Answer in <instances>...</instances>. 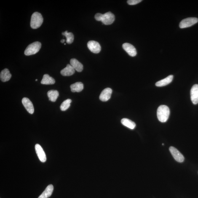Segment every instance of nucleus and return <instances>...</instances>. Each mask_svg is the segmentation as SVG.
Masks as SVG:
<instances>
[{
    "instance_id": "f257e3e1",
    "label": "nucleus",
    "mask_w": 198,
    "mask_h": 198,
    "mask_svg": "<svg viewBox=\"0 0 198 198\" xmlns=\"http://www.w3.org/2000/svg\"><path fill=\"white\" fill-rule=\"evenodd\" d=\"M95 20L98 21H100L106 25H109L112 24L115 20L114 14L111 12L106 13L104 14L98 13L95 16Z\"/></svg>"
},
{
    "instance_id": "f03ea898",
    "label": "nucleus",
    "mask_w": 198,
    "mask_h": 198,
    "mask_svg": "<svg viewBox=\"0 0 198 198\" xmlns=\"http://www.w3.org/2000/svg\"><path fill=\"white\" fill-rule=\"evenodd\" d=\"M170 115L169 108L165 105H162L157 109V116L158 120L160 122H165L168 119Z\"/></svg>"
},
{
    "instance_id": "7ed1b4c3",
    "label": "nucleus",
    "mask_w": 198,
    "mask_h": 198,
    "mask_svg": "<svg viewBox=\"0 0 198 198\" xmlns=\"http://www.w3.org/2000/svg\"><path fill=\"white\" fill-rule=\"evenodd\" d=\"M43 17L41 14L39 12L34 13L32 15L30 25L33 29H36L39 28L43 23Z\"/></svg>"
},
{
    "instance_id": "20e7f679",
    "label": "nucleus",
    "mask_w": 198,
    "mask_h": 198,
    "mask_svg": "<svg viewBox=\"0 0 198 198\" xmlns=\"http://www.w3.org/2000/svg\"><path fill=\"white\" fill-rule=\"evenodd\" d=\"M41 44L39 41H36L30 44L27 47L24 52L25 55L29 56L37 53L41 47Z\"/></svg>"
},
{
    "instance_id": "39448f33",
    "label": "nucleus",
    "mask_w": 198,
    "mask_h": 198,
    "mask_svg": "<svg viewBox=\"0 0 198 198\" xmlns=\"http://www.w3.org/2000/svg\"><path fill=\"white\" fill-rule=\"evenodd\" d=\"M198 22V19L195 17H191L183 19L180 24V28H188L192 26Z\"/></svg>"
},
{
    "instance_id": "423d86ee",
    "label": "nucleus",
    "mask_w": 198,
    "mask_h": 198,
    "mask_svg": "<svg viewBox=\"0 0 198 198\" xmlns=\"http://www.w3.org/2000/svg\"><path fill=\"white\" fill-rule=\"evenodd\" d=\"M169 150L174 159L177 162L182 163L184 160L185 158L183 155L176 148L173 146L170 147Z\"/></svg>"
},
{
    "instance_id": "0eeeda50",
    "label": "nucleus",
    "mask_w": 198,
    "mask_h": 198,
    "mask_svg": "<svg viewBox=\"0 0 198 198\" xmlns=\"http://www.w3.org/2000/svg\"><path fill=\"white\" fill-rule=\"evenodd\" d=\"M87 47L91 52L94 53H98L101 50V47L100 44L95 41H89L87 43Z\"/></svg>"
},
{
    "instance_id": "6e6552de",
    "label": "nucleus",
    "mask_w": 198,
    "mask_h": 198,
    "mask_svg": "<svg viewBox=\"0 0 198 198\" xmlns=\"http://www.w3.org/2000/svg\"><path fill=\"white\" fill-rule=\"evenodd\" d=\"M122 47L124 50L131 56L135 57L136 55L137 54L136 50L132 44L129 43H124L123 44Z\"/></svg>"
},
{
    "instance_id": "1a4fd4ad",
    "label": "nucleus",
    "mask_w": 198,
    "mask_h": 198,
    "mask_svg": "<svg viewBox=\"0 0 198 198\" xmlns=\"http://www.w3.org/2000/svg\"><path fill=\"white\" fill-rule=\"evenodd\" d=\"M35 149L39 160L41 162H46V154L41 145L36 144L35 146Z\"/></svg>"
},
{
    "instance_id": "9d476101",
    "label": "nucleus",
    "mask_w": 198,
    "mask_h": 198,
    "mask_svg": "<svg viewBox=\"0 0 198 198\" xmlns=\"http://www.w3.org/2000/svg\"><path fill=\"white\" fill-rule=\"evenodd\" d=\"M191 99L192 103L194 105L198 103V84L193 86L191 91Z\"/></svg>"
},
{
    "instance_id": "9b49d317",
    "label": "nucleus",
    "mask_w": 198,
    "mask_h": 198,
    "mask_svg": "<svg viewBox=\"0 0 198 198\" xmlns=\"http://www.w3.org/2000/svg\"><path fill=\"white\" fill-rule=\"evenodd\" d=\"M112 92V90L109 88L104 89L100 96V100L103 102L108 101L111 98Z\"/></svg>"
},
{
    "instance_id": "f8f14e48",
    "label": "nucleus",
    "mask_w": 198,
    "mask_h": 198,
    "mask_svg": "<svg viewBox=\"0 0 198 198\" xmlns=\"http://www.w3.org/2000/svg\"><path fill=\"white\" fill-rule=\"evenodd\" d=\"M22 102L27 111L30 114H33L34 112V107L29 99L24 98L22 99Z\"/></svg>"
},
{
    "instance_id": "ddd939ff",
    "label": "nucleus",
    "mask_w": 198,
    "mask_h": 198,
    "mask_svg": "<svg viewBox=\"0 0 198 198\" xmlns=\"http://www.w3.org/2000/svg\"><path fill=\"white\" fill-rule=\"evenodd\" d=\"M75 73V69L71 65L69 64H68L66 67L61 71V73L62 75L65 76L72 75Z\"/></svg>"
},
{
    "instance_id": "4468645a",
    "label": "nucleus",
    "mask_w": 198,
    "mask_h": 198,
    "mask_svg": "<svg viewBox=\"0 0 198 198\" xmlns=\"http://www.w3.org/2000/svg\"><path fill=\"white\" fill-rule=\"evenodd\" d=\"M70 64L75 70L78 72H81L83 71V66L80 62L75 58H72L70 60Z\"/></svg>"
},
{
    "instance_id": "2eb2a0df",
    "label": "nucleus",
    "mask_w": 198,
    "mask_h": 198,
    "mask_svg": "<svg viewBox=\"0 0 198 198\" xmlns=\"http://www.w3.org/2000/svg\"><path fill=\"white\" fill-rule=\"evenodd\" d=\"M54 190V187L52 185H50L38 198H48L52 195Z\"/></svg>"
},
{
    "instance_id": "dca6fc26",
    "label": "nucleus",
    "mask_w": 198,
    "mask_h": 198,
    "mask_svg": "<svg viewBox=\"0 0 198 198\" xmlns=\"http://www.w3.org/2000/svg\"><path fill=\"white\" fill-rule=\"evenodd\" d=\"M11 77H12V75L7 69H4L2 70L0 74V78L1 81L3 82L8 81L10 80Z\"/></svg>"
},
{
    "instance_id": "f3484780",
    "label": "nucleus",
    "mask_w": 198,
    "mask_h": 198,
    "mask_svg": "<svg viewBox=\"0 0 198 198\" xmlns=\"http://www.w3.org/2000/svg\"><path fill=\"white\" fill-rule=\"evenodd\" d=\"M173 79V76L170 75L165 79L157 81L156 83V86L157 87H163L168 85L172 82Z\"/></svg>"
},
{
    "instance_id": "a211bd4d",
    "label": "nucleus",
    "mask_w": 198,
    "mask_h": 198,
    "mask_svg": "<svg viewBox=\"0 0 198 198\" xmlns=\"http://www.w3.org/2000/svg\"><path fill=\"white\" fill-rule=\"evenodd\" d=\"M72 92H80L84 89L83 84L81 82H78L71 84L70 86Z\"/></svg>"
},
{
    "instance_id": "6ab92c4d",
    "label": "nucleus",
    "mask_w": 198,
    "mask_h": 198,
    "mask_svg": "<svg viewBox=\"0 0 198 198\" xmlns=\"http://www.w3.org/2000/svg\"><path fill=\"white\" fill-rule=\"evenodd\" d=\"M55 81L53 78L50 77L48 74H45L43 76L42 80L41 81V83L43 84H53L55 83Z\"/></svg>"
},
{
    "instance_id": "aec40b11",
    "label": "nucleus",
    "mask_w": 198,
    "mask_h": 198,
    "mask_svg": "<svg viewBox=\"0 0 198 198\" xmlns=\"http://www.w3.org/2000/svg\"><path fill=\"white\" fill-rule=\"evenodd\" d=\"M121 123L123 125L132 130L134 129L136 126V124L134 122L126 118L123 119L121 120Z\"/></svg>"
},
{
    "instance_id": "412c9836",
    "label": "nucleus",
    "mask_w": 198,
    "mask_h": 198,
    "mask_svg": "<svg viewBox=\"0 0 198 198\" xmlns=\"http://www.w3.org/2000/svg\"><path fill=\"white\" fill-rule=\"evenodd\" d=\"M47 95L50 100L54 102L57 100V99L58 98L59 92L57 90H50L48 92Z\"/></svg>"
},
{
    "instance_id": "4be33fe9",
    "label": "nucleus",
    "mask_w": 198,
    "mask_h": 198,
    "mask_svg": "<svg viewBox=\"0 0 198 198\" xmlns=\"http://www.w3.org/2000/svg\"><path fill=\"white\" fill-rule=\"evenodd\" d=\"M62 35L66 37V43L68 44H72L74 40V35L72 33H68V31H65L62 33Z\"/></svg>"
},
{
    "instance_id": "5701e85b",
    "label": "nucleus",
    "mask_w": 198,
    "mask_h": 198,
    "mask_svg": "<svg viewBox=\"0 0 198 198\" xmlns=\"http://www.w3.org/2000/svg\"><path fill=\"white\" fill-rule=\"evenodd\" d=\"M72 102V100L70 99L64 100L60 106V109L62 111H65L69 108L70 106V104Z\"/></svg>"
},
{
    "instance_id": "b1692460",
    "label": "nucleus",
    "mask_w": 198,
    "mask_h": 198,
    "mask_svg": "<svg viewBox=\"0 0 198 198\" xmlns=\"http://www.w3.org/2000/svg\"><path fill=\"white\" fill-rule=\"evenodd\" d=\"M142 0H129L127 2L128 4L130 5H133L139 4L142 1Z\"/></svg>"
},
{
    "instance_id": "393cba45",
    "label": "nucleus",
    "mask_w": 198,
    "mask_h": 198,
    "mask_svg": "<svg viewBox=\"0 0 198 198\" xmlns=\"http://www.w3.org/2000/svg\"><path fill=\"white\" fill-rule=\"evenodd\" d=\"M65 41V40L62 39L61 41V43H64Z\"/></svg>"
},
{
    "instance_id": "a878e982",
    "label": "nucleus",
    "mask_w": 198,
    "mask_h": 198,
    "mask_svg": "<svg viewBox=\"0 0 198 198\" xmlns=\"http://www.w3.org/2000/svg\"><path fill=\"white\" fill-rule=\"evenodd\" d=\"M35 81H38V80H37V79H36V80H35Z\"/></svg>"
}]
</instances>
